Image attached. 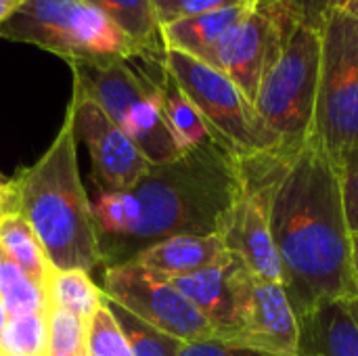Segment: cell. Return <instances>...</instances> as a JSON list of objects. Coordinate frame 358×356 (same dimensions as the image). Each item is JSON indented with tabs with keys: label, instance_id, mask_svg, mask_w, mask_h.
<instances>
[{
	"label": "cell",
	"instance_id": "cell-15",
	"mask_svg": "<svg viewBox=\"0 0 358 356\" xmlns=\"http://www.w3.org/2000/svg\"><path fill=\"white\" fill-rule=\"evenodd\" d=\"M229 258L231 252L220 235H180L143 250L130 262H136L141 269L159 279H174L216 266Z\"/></svg>",
	"mask_w": 358,
	"mask_h": 356
},
{
	"label": "cell",
	"instance_id": "cell-16",
	"mask_svg": "<svg viewBox=\"0 0 358 356\" xmlns=\"http://www.w3.org/2000/svg\"><path fill=\"white\" fill-rule=\"evenodd\" d=\"M296 356H358V327L346 302H325L300 319Z\"/></svg>",
	"mask_w": 358,
	"mask_h": 356
},
{
	"label": "cell",
	"instance_id": "cell-37",
	"mask_svg": "<svg viewBox=\"0 0 358 356\" xmlns=\"http://www.w3.org/2000/svg\"><path fill=\"white\" fill-rule=\"evenodd\" d=\"M6 321H8V317H6L4 304H2V300H0V334H2V332H4V327H6Z\"/></svg>",
	"mask_w": 358,
	"mask_h": 356
},
{
	"label": "cell",
	"instance_id": "cell-10",
	"mask_svg": "<svg viewBox=\"0 0 358 356\" xmlns=\"http://www.w3.org/2000/svg\"><path fill=\"white\" fill-rule=\"evenodd\" d=\"M271 153L237 157L241 191L220 233L227 250L250 273L281 283V264L271 229Z\"/></svg>",
	"mask_w": 358,
	"mask_h": 356
},
{
	"label": "cell",
	"instance_id": "cell-14",
	"mask_svg": "<svg viewBox=\"0 0 358 356\" xmlns=\"http://www.w3.org/2000/svg\"><path fill=\"white\" fill-rule=\"evenodd\" d=\"M237 269L239 258L231 254L229 260L216 266L164 281L178 290L206 317L220 340L231 342L237 319Z\"/></svg>",
	"mask_w": 358,
	"mask_h": 356
},
{
	"label": "cell",
	"instance_id": "cell-20",
	"mask_svg": "<svg viewBox=\"0 0 358 356\" xmlns=\"http://www.w3.org/2000/svg\"><path fill=\"white\" fill-rule=\"evenodd\" d=\"M0 254L46 292V281L52 266L48 264L42 243L27 220L15 212H6L0 218Z\"/></svg>",
	"mask_w": 358,
	"mask_h": 356
},
{
	"label": "cell",
	"instance_id": "cell-24",
	"mask_svg": "<svg viewBox=\"0 0 358 356\" xmlns=\"http://www.w3.org/2000/svg\"><path fill=\"white\" fill-rule=\"evenodd\" d=\"M0 356H50L46 313L8 319L0 334Z\"/></svg>",
	"mask_w": 358,
	"mask_h": 356
},
{
	"label": "cell",
	"instance_id": "cell-6",
	"mask_svg": "<svg viewBox=\"0 0 358 356\" xmlns=\"http://www.w3.org/2000/svg\"><path fill=\"white\" fill-rule=\"evenodd\" d=\"M319 27L321 65L310 138L338 164L358 149V21L331 6Z\"/></svg>",
	"mask_w": 358,
	"mask_h": 356
},
{
	"label": "cell",
	"instance_id": "cell-28",
	"mask_svg": "<svg viewBox=\"0 0 358 356\" xmlns=\"http://www.w3.org/2000/svg\"><path fill=\"white\" fill-rule=\"evenodd\" d=\"M178 356H268L260 350L239 346L220 338L210 340H197V342H185L182 350Z\"/></svg>",
	"mask_w": 358,
	"mask_h": 356
},
{
	"label": "cell",
	"instance_id": "cell-29",
	"mask_svg": "<svg viewBox=\"0 0 358 356\" xmlns=\"http://www.w3.org/2000/svg\"><path fill=\"white\" fill-rule=\"evenodd\" d=\"M258 0H178L174 8L170 10L166 23L182 19V17H193V15H203V13H216V10H227L235 6H252ZM164 23V25H166Z\"/></svg>",
	"mask_w": 358,
	"mask_h": 356
},
{
	"label": "cell",
	"instance_id": "cell-26",
	"mask_svg": "<svg viewBox=\"0 0 358 356\" xmlns=\"http://www.w3.org/2000/svg\"><path fill=\"white\" fill-rule=\"evenodd\" d=\"M86 356H132L122 327L103 302L88 323Z\"/></svg>",
	"mask_w": 358,
	"mask_h": 356
},
{
	"label": "cell",
	"instance_id": "cell-32",
	"mask_svg": "<svg viewBox=\"0 0 358 356\" xmlns=\"http://www.w3.org/2000/svg\"><path fill=\"white\" fill-rule=\"evenodd\" d=\"M25 0H0V25L23 4Z\"/></svg>",
	"mask_w": 358,
	"mask_h": 356
},
{
	"label": "cell",
	"instance_id": "cell-4",
	"mask_svg": "<svg viewBox=\"0 0 358 356\" xmlns=\"http://www.w3.org/2000/svg\"><path fill=\"white\" fill-rule=\"evenodd\" d=\"M0 36L34 44L69 65L111 63L145 57L143 50L88 0H25L2 25Z\"/></svg>",
	"mask_w": 358,
	"mask_h": 356
},
{
	"label": "cell",
	"instance_id": "cell-25",
	"mask_svg": "<svg viewBox=\"0 0 358 356\" xmlns=\"http://www.w3.org/2000/svg\"><path fill=\"white\" fill-rule=\"evenodd\" d=\"M50 356H86L88 323L67 311L46 308Z\"/></svg>",
	"mask_w": 358,
	"mask_h": 356
},
{
	"label": "cell",
	"instance_id": "cell-38",
	"mask_svg": "<svg viewBox=\"0 0 358 356\" xmlns=\"http://www.w3.org/2000/svg\"><path fill=\"white\" fill-rule=\"evenodd\" d=\"M2 214H6V208H4V201L0 199V218H2Z\"/></svg>",
	"mask_w": 358,
	"mask_h": 356
},
{
	"label": "cell",
	"instance_id": "cell-1",
	"mask_svg": "<svg viewBox=\"0 0 358 356\" xmlns=\"http://www.w3.org/2000/svg\"><path fill=\"white\" fill-rule=\"evenodd\" d=\"M271 229L298 319L325 302L358 298L340 172L310 136L271 155Z\"/></svg>",
	"mask_w": 358,
	"mask_h": 356
},
{
	"label": "cell",
	"instance_id": "cell-13",
	"mask_svg": "<svg viewBox=\"0 0 358 356\" xmlns=\"http://www.w3.org/2000/svg\"><path fill=\"white\" fill-rule=\"evenodd\" d=\"M67 107L76 138L88 147L96 191H130L151 168L147 157L76 84Z\"/></svg>",
	"mask_w": 358,
	"mask_h": 356
},
{
	"label": "cell",
	"instance_id": "cell-39",
	"mask_svg": "<svg viewBox=\"0 0 358 356\" xmlns=\"http://www.w3.org/2000/svg\"><path fill=\"white\" fill-rule=\"evenodd\" d=\"M346 0H334V6H338V8H342V4H344Z\"/></svg>",
	"mask_w": 358,
	"mask_h": 356
},
{
	"label": "cell",
	"instance_id": "cell-3",
	"mask_svg": "<svg viewBox=\"0 0 358 356\" xmlns=\"http://www.w3.org/2000/svg\"><path fill=\"white\" fill-rule=\"evenodd\" d=\"M8 212L27 220L52 269L90 275L101 266L99 233L78 168L69 107L46 153L10 180Z\"/></svg>",
	"mask_w": 358,
	"mask_h": 356
},
{
	"label": "cell",
	"instance_id": "cell-30",
	"mask_svg": "<svg viewBox=\"0 0 358 356\" xmlns=\"http://www.w3.org/2000/svg\"><path fill=\"white\" fill-rule=\"evenodd\" d=\"M306 15V19L313 25H321L323 17L327 15V10L334 6V0H294Z\"/></svg>",
	"mask_w": 358,
	"mask_h": 356
},
{
	"label": "cell",
	"instance_id": "cell-19",
	"mask_svg": "<svg viewBox=\"0 0 358 356\" xmlns=\"http://www.w3.org/2000/svg\"><path fill=\"white\" fill-rule=\"evenodd\" d=\"M101 8L141 50L145 57H164L166 44L153 0H88Z\"/></svg>",
	"mask_w": 358,
	"mask_h": 356
},
{
	"label": "cell",
	"instance_id": "cell-7",
	"mask_svg": "<svg viewBox=\"0 0 358 356\" xmlns=\"http://www.w3.org/2000/svg\"><path fill=\"white\" fill-rule=\"evenodd\" d=\"M166 69L201 113L214 141L235 157H254L281 147L243 90L212 65L166 48Z\"/></svg>",
	"mask_w": 358,
	"mask_h": 356
},
{
	"label": "cell",
	"instance_id": "cell-9",
	"mask_svg": "<svg viewBox=\"0 0 358 356\" xmlns=\"http://www.w3.org/2000/svg\"><path fill=\"white\" fill-rule=\"evenodd\" d=\"M304 21L308 19L294 0H258L203 63L231 78L254 103L262 78Z\"/></svg>",
	"mask_w": 358,
	"mask_h": 356
},
{
	"label": "cell",
	"instance_id": "cell-36",
	"mask_svg": "<svg viewBox=\"0 0 358 356\" xmlns=\"http://www.w3.org/2000/svg\"><path fill=\"white\" fill-rule=\"evenodd\" d=\"M346 308H348V313L352 315V319H355V323H357L358 327V298L346 300Z\"/></svg>",
	"mask_w": 358,
	"mask_h": 356
},
{
	"label": "cell",
	"instance_id": "cell-34",
	"mask_svg": "<svg viewBox=\"0 0 358 356\" xmlns=\"http://www.w3.org/2000/svg\"><path fill=\"white\" fill-rule=\"evenodd\" d=\"M352 273H355V283H357L358 296V233H352Z\"/></svg>",
	"mask_w": 358,
	"mask_h": 356
},
{
	"label": "cell",
	"instance_id": "cell-17",
	"mask_svg": "<svg viewBox=\"0 0 358 356\" xmlns=\"http://www.w3.org/2000/svg\"><path fill=\"white\" fill-rule=\"evenodd\" d=\"M164 57H147V67L157 86L162 113H164L166 124L170 126L180 151L187 153V151L199 149L203 145L216 143L208 124L203 122L201 113L197 111V107L182 92V88L172 78V73L166 69Z\"/></svg>",
	"mask_w": 358,
	"mask_h": 356
},
{
	"label": "cell",
	"instance_id": "cell-31",
	"mask_svg": "<svg viewBox=\"0 0 358 356\" xmlns=\"http://www.w3.org/2000/svg\"><path fill=\"white\" fill-rule=\"evenodd\" d=\"M176 2H178V0H153V8H155V15H157V19H159V25L166 23L168 15H170V10L174 8Z\"/></svg>",
	"mask_w": 358,
	"mask_h": 356
},
{
	"label": "cell",
	"instance_id": "cell-11",
	"mask_svg": "<svg viewBox=\"0 0 358 356\" xmlns=\"http://www.w3.org/2000/svg\"><path fill=\"white\" fill-rule=\"evenodd\" d=\"M101 292L141 321L182 342L218 338L216 329L178 290L136 262L105 269Z\"/></svg>",
	"mask_w": 358,
	"mask_h": 356
},
{
	"label": "cell",
	"instance_id": "cell-33",
	"mask_svg": "<svg viewBox=\"0 0 358 356\" xmlns=\"http://www.w3.org/2000/svg\"><path fill=\"white\" fill-rule=\"evenodd\" d=\"M0 199L4 201V208L8 212V199H10V180L0 174Z\"/></svg>",
	"mask_w": 358,
	"mask_h": 356
},
{
	"label": "cell",
	"instance_id": "cell-5",
	"mask_svg": "<svg viewBox=\"0 0 358 356\" xmlns=\"http://www.w3.org/2000/svg\"><path fill=\"white\" fill-rule=\"evenodd\" d=\"M69 67L73 71V84L107 113L151 166L168 164L182 155L162 113L147 57L99 65L78 63Z\"/></svg>",
	"mask_w": 358,
	"mask_h": 356
},
{
	"label": "cell",
	"instance_id": "cell-2",
	"mask_svg": "<svg viewBox=\"0 0 358 356\" xmlns=\"http://www.w3.org/2000/svg\"><path fill=\"white\" fill-rule=\"evenodd\" d=\"M239 191V159L218 143L151 166L130 191H120L122 231L99 245L103 271L170 237L220 235Z\"/></svg>",
	"mask_w": 358,
	"mask_h": 356
},
{
	"label": "cell",
	"instance_id": "cell-8",
	"mask_svg": "<svg viewBox=\"0 0 358 356\" xmlns=\"http://www.w3.org/2000/svg\"><path fill=\"white\" fill-rule=\"evenodd\" d=\"M321 65V27L304 21L260 82L254 107L283 149L308 141Z\"/></svg>",
	"mask_w": 358,
	"mask_h": 356
},
{
	"label": "cell",
	"instance_id": "cell-12",
	"mask_svg": "<svg viewBox=\"0 0 358 356\" xmlns=\"http://www.w3.org/2000/svg\"><path fill=\"white\" fill-rule=\"evenodd\" d=\"M298 336L300 321L283 283L256 277L239 260L237 319L231 342L268 356H296Z\"/></svg>",
	"mask_w": 358,
	"mask_h": 356
},
{
	"label": "cell",
	"instance_id": "cell-23",
	"mask_svg": "<svg viewBox=\"0 0 358 356\" xmlns=\"http://www.w3.org/2000/svg\"><path fill=\"white\" fill-rule=\"evenodd\" d=\"M0 300L6 317H23L34 313H46V292L31 281L19 266L0 254Z\"/></svg>",
	"mask_w": 358,
	"mask_h": 356
},
{
	"label": "cell",
	"instance_id": "cell-22",
	"mask_svg": "<svg viewBox=\"0 0 358 356\" xmlns=\"http://www.w3.org/2000/svg\"><path fill=\"white\" fill-rule=\"evenodd\" d=\"M101 302L107 306V311L113 315V319L117 321V325L122 327L128 346L132 350V356H178L185 342L168 336L155 327H151L149 323L141 321L138 317H134L132 313H128L124 306H120L117 302H113L111 298H107L105 294H101Z\"/></svg>",
	"mask_w": 358,
	"mask_h": 356
},
{
	"label": "cell",
	"instance_id": "cell-21",
	"mask_svg": "<svg viewBox=\"0 0 358 356\" xmlns=\"http://www.w3.org/2000/svg\"><path fill=\"white\" fill-rule=\"evenodd\" d=\"M101 290L84 271L50 269L46 281V306L67 311L84 321H90L101 306Z\"/></svg>",
	"mask_w": 358,
	"mask_h": 356
},
{
	"label": "cell",
	"instance_id": "cell-35",
	"mask_svg": "<svg viewBox=\"0 0 358 356\" xmlns=\"http://www.w3.org/2000/svg\"><path fill=\"white\" fill-rule=\"evenodd\" d=\"M342 10L348 13L350 17H355L358 21V0H346V2L342 4Z\"/></svg>",
	"mask_w": 358,
	"mask_h": 356
},
{
	"label": "cell",
	"instance_id": "cell-27",
	"mask_svg": "<svg viewBox=\"0 0 358 356\" xmlns=\"http://www.w3.org/2000/svg\"><path fill=\"white\" fill-rule=\"evenodd\" d=\"M342 204L350 233H358V149L346 153L338 164Z\"/></svg>",
	"mask_w": 358,
	"mask_h": 356
},
{
	"label": "cell",
	"instance_id": "cell-18",
	"mask_svg": "<svg viewBox=\"0 0 358 356\" xmlns=\"http://www.w3.org/2000/svg\"><path fill=\"white\" fill-rule=\"evenodd\" d=\"M254 6V4H252ZM250 10V6H235L216 13H203L193 17H182L162 25V38L166 48L185 52L203 61L210 50L229 34L241 17Z\"/></svg>",
	"mask_w": 358,
	"mask_h": 356
}]
</instances>
